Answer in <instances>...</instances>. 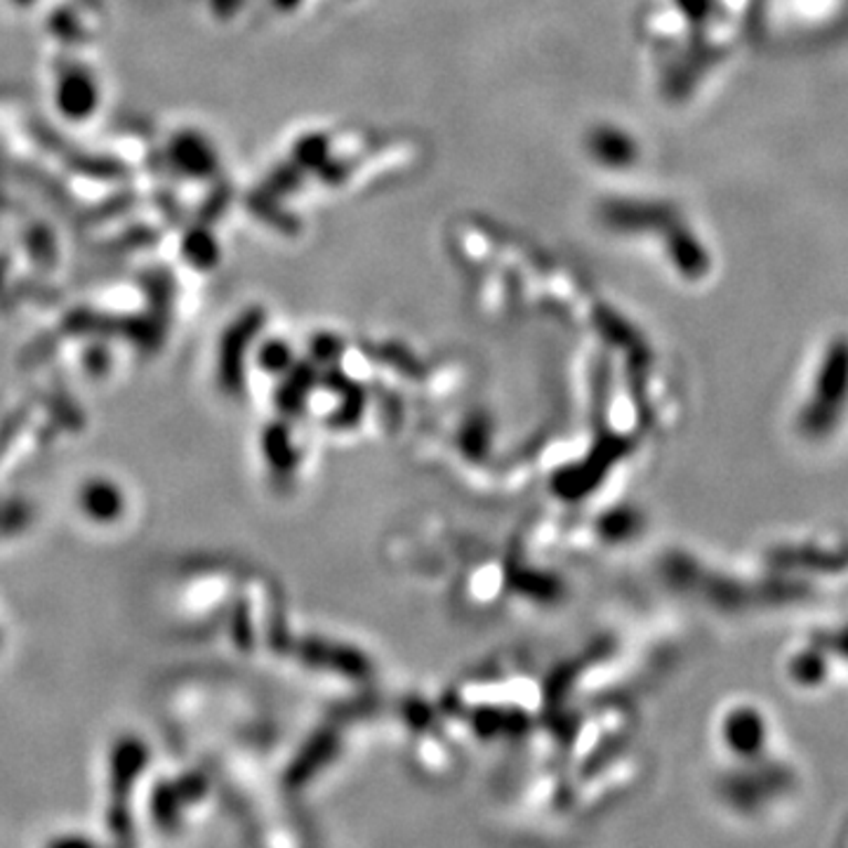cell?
<instances>
[{
  "instance_id": "6da1fadb",
  "label": "cell",
  "mask_w": 848,
  "mask_h": 848,
  "mask_svg": "<svg viewBox=\"0 0 848 848\" xmlns=\"http://www.w3.org/2000/svg\"><path fill=\"white\" fill-rule=\"evenodd\" d=\"M848 403V338L827 344L816 373L810 401L804 405L799 430L806 438L820 441L837 430Z\"/></svg>"
},
{
  "instance_id": "7a4b0ae2",
  "label": "cell",
  "mask_w": 848,
  "mask_h": 848,
  "mask_svg": "<svg viewBox=\"0 0 848 848\" xmlns=\"http://www.w3.org/2000/svg\"><path fill=\"white\" fill-rule=\"evenodd\" d=\"M55 104L68 120L91 118L99 106V85L91 71L83 66H68L55 87Z\"/></svg>"
},
{
  "instance_id": "3957f363",
  "label": "cell",
  "mask_w": 848,
  "mask_h": 848,
  "mask_svg": "<svg viewBox=\"0 0 848 848\" xmlns=\"http://www.w3.org/2000/svg\"><path fill=\"white\" fill-rule=\"evenodd\" d=\"M168 156H170V163L177 170L182 174L197 177V180H203V177H210L218 170V156L212 151L210 141L193 130H184L177 135L170 141Z\"/></svg>"
},
{
  "instance_id": "277c9868",
  "label": "cell",
  "mask_w": 848,
  "mask_h": 848,
  "mask_svg": "<svg viewBox=\"0 0 848 848\" xmlns=\"http://www.w3.org/2000/svg\"><path fill=\"white\" fill-rule=\"evenodd\" d=\"M81 502L87 515L97 521L118 519L123 511V495L109 481H93L83 488Z\"/></svg>"
},
{
  "instance_id": "5b68a950",
  "label": "cell",
  "mask_w": 848,
  "mask_h": 848,
  "mask_svg": "<svg viewBox=\"0 0 848 848\" xmlns=\"http://www.w3.org/2000/svg\"><path fill=\"white\" fill-rule=\"evenodd\" d=\"M182 255L197 269H212L220 259L218 241L212 239L208 226H193L182 239Z\"/></svg>"
},
{
  "instance_id": "8992f818",
  "label": "cell",
  "mask_w": 848,
  "mask_h": 848,
  "mask_svg": "<svg viewBox=\"0 0 848 848\" xmlns=\"http://www.w3.org/2000/svg\"><path fill=\"white\" fill-rule=\"evenodd\" d=\"M141 766H145V748H141L137 740L120 742L118 750H116V759H114L116 789L120 792L123 787L132 785L137 781Z\"/></svg>"
},
{
  "instance_id": "52a82bcc",
  "label": "cell",
  "mask_w": 848,
  "mask_h": 848,
  "mask_svg": "<svg viewBox=\"0 0 848 848\" xmlns=\"http://www.w3.org/2000/svg\"><path fill=\"white\" fill-rule=\"evenodd\" d=\"M792 671H794V677H797V681L816 686L827 675L825 656L818 648H808L806 653H802V656H797V660H794Z\"/></svg>"
},
{
  "instance_id": "ba28073f",
  "label": "cell",
  "mask_w": 848,
  "mask_h": 848,
  "mask_svg": "<svg viewBox=\"0 0 848 848\" xmlns=\"http://www.w3.org/2000/svg\"><path fill=\"white\" fill-rule=\"evenodd\" d=\"M827 646H833L837 653H841L844 658H848V627H844L841 632H837V634L829 636Z\"/></svg>"
},
{
  "instance_id": "9c48e42d",
  "label": "cell",
  "mask_w": 848,
  "mask_h": 848,
  "mask_svg": "<svg viewBox=\"0 0 848 848\" xmlns=\"http://www.w3.org/2000/svg\"><path fill=\"white\" fill-rule=\"evenodd\" d=\"M232 3H234V0H215V8L220 12H232Z\"/></svg>"
},
{
  "instance_id": "30bf717a",
  "label": "cell",
  "mask_w": 848,
  "mask_h": 848,
  "mask_svg": "<svg viewBox=\"0 0 848 848\" xmlns=\"http://www.w3.org/2000/svg\"><path fill=\"white\" fill-rule=\"evenodd\" d=\"M12 3H14V6H20V8H29V6L35 3V0H12Z\"/></svg>"
},
{
  "instance_id": "8fae6325",
  "label": "cell",
  "mask_w": 848,
  "mask_h": 848,
  "mask_svg": "<svg viewBox=\"0 0 848 848\" xmlns=\"http://www.w3.org/2000/svg\"><path fill=\"white\" fill-rule=\"evenodd\" d=\"M0 280H3V267H0Z\"/></svg>"
}]
</instances>
